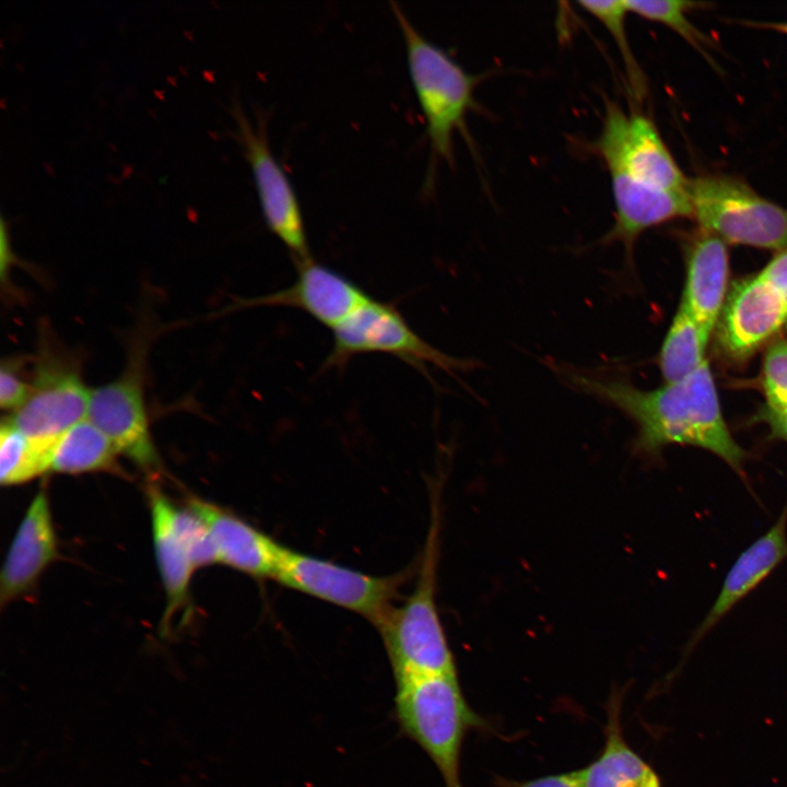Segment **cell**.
I'll return each instance as SVG.
<instances>
[{"instance_id":"20","label":"cell","mask_w":787,"mask_h":787,"mask_svg":"<svg viewBox=\"0 0 787 787\" xmlns=\"http://www.w3.org/2000/svg\"><path fill=\"white\" fill-rule=\"evenodd\" d=\"M118 450L110 439L87 418L64 432L48 455L47 472L81 474L89 472L121 473Z\"/></svg>"},{"instance_id":"19","label":"cell","mask_w":787,"mask_h":787,"mask_svg":"<svg viewBox=\"0 0 787 787\" xmlns=\"http://www.w3.org/2000/svg\"><path fill=\"white\" fill-rule=\"evenodd\" d=\"M148 490L154 550L166 594V610L162 620L166 629L175 616L187 611L195 567L174 530L173 504L156 485H150Z\"/></svg>"},{"instance_id":"18","label":"cell","mask_w":787,"mask_h":787,"mask_svg":"<svg viewBox=\"0 0 787 787\" xmlns=\"http://www.w3.org/2000/svg\"><path fill=\"white\" fill-rule=\"evenodd\" d=\"M187 507L207 525L219 563L255 578H273L281 544L212 503L190 498Z\"/></svg>"},{"instance_id":"21","label":"cell","mask_w":787,"mask_h":787,"mask_svg":"<svg viewBox=\"0 0 787 787\" xmlns=\"http://www.w3.org/2000/svg\"><path fill=\"white\" fill-rule=\"evenodd\" d=\"M611 708L602 753L584 768V787H660L655 772L624 741L618 707Z\"/></svg>"},{"instance_id":"25","label":"cell","mask_w":787,"mask_h":787,"mask_svg":"<svg viewBox=\"0 0 787 787\" xmlns=\"http://www.w3.org/2000/svg\"><path fill=\"white\" fill-rule=\"evenodd\" d=\"M630 13L663 24L704 52L707 39L689 21L686 13L700 3L678 0H625Z\"/></svg>"},{"instance_id":"12","label":"cell","mask_w":787,"mask_h":787,"mask_svg":"<svg viewBox=\"0 0 787 787\" xmlns=\"http://www.w3.org/2000/svg\"><path fill=\"white\" fill-rule=\"evenodd\" d=\"M786 324V302L759 272L739 279L728 290L714 331L717 350L726 361L741 364Z\"/></svg>"},{"instance_id":"32","label":"cell","mask_w":787,"mask_h":787,"mask_svg":"<svg viewBox=\"0 0 787 787\" xmlns=\"http://www.w3.org/2000/svg\"><path fill=\"white\" fill-rule=\"evenodd\" d=\"M785 32L787 33V25L784 26Z\"/></svg>"},{"instance_id":"9","label":"cell","mask_w":787,"mask_h":787,"mask_svg":"<svg viewBox=\"0 0 787 787\" xmlns=\"http://www.w3.org/2000/svg\"><path fill=\"white\" fill-rule=\"evenodd\" d=\"M234 137L249 164L263 220L283 244L295 266L313 259L298 198L268 140L267 120L258 113L252 124L237 101L232 103Z\"/></svg>"},{"instance_id":"22","label":"cell","mask_w":787,"mask_h":787,"mask_svg":"<svg viewBox=\"0 0 787 787\" xmlns=\"http://www.w3.org/2000/svg\"><path fill=\"white\" fill-rule=\"evenodd\" d=\"M709 337L679 306L658 354V366L665 384L689 377L706 362L705 350Z\"/></svg>"},{"instance_id":"23","label":"cell","mask_w":787,"mask_h":787,"mask_svg":"<svg viewBox=\"0 0 787 787\" xmlns=\"http://www.w3.org/2000/svg\"><path fill=\"white\" fill-rule=\"evenodd\" d=\"M49 451L35 445L8 419L0 427V482L11 486L47 472Z\"/></svg>"},{"instance_id":"6","label":"cell","mask_w":787,"mask_h":787,"mask_svg":"<svg viewBox=\"0 0 787 787\" xmlns=\"http://www.w3.org/2000/svg\"><path fill=\"white\" fill-rule=\"evenodd\" d=\"M42 332L30 395L8 420L35 445L50 451L64 432L86 418L91 389L83 381L79 361Z\"/></svg>"},{"instance_id":"5","label":"cell","mask_w":787,"mask_h":787,"mask_svg":"<svg viewBox=\"0 0 787 787\" xmlns=\"http://www.w3.org/2000/svg\"><path fill=\"white\" fill-rule=\"evenodd\" d=\"M690 198L698 227L726 244L782 251L787 248V209L727 175L692 178Z\"/></svg>"},{"instance_id":"7","label":"cell","mask_w":787,"mask_h":787,"mask_svg":"<svg viewBox=\"0 0 787 787\" xmlns=\"http://www.w3.org/2000/svg\"><path fill=\"white\" fill-rule=\"evenodd\" d=\"M322 368H337L362 354L393 356L421 372L428 365L449 374L474 367L473 361L442 352L415 332L398 308L373 296L332 330Z\"/></svg>"},{"instance_id":"11","label":"cell","mask_w":787,"mask_h":787,"mask_svg":"<svg viewBox=\"0 0 787 787\" xmlns=\"http://www.w3.org/2000/svg\"><path fill=\"white\" fill-rule=\"evenodd\" d=\"M404 576L377 577L281 545L273 579L359 613L377 627L392 609Z\"/></svg>"},{"instance_id":"24","label":"cell","mask_w":787,"mask_h":787,"mask_svg":"<svg viewBox=\"0 0 787 787\" xmlns=\"http://www.w3.org/2000/svg\"><path fill=\"white\" fill-rule=\"evenodd\" d=\"M577 3L602 24L613 38L622 57L631 90L635 97H643L646 90L645 78L627 39L625 20L630 11L625 0H582Z\"/></svg>"},{"instance_id":"27","label":"cell","mask_w":787,"mask_h":787,"mask_svg":"<svg viewBox=\"0 0 787 787\" xmlns=\"http://www.w3.org/2000/svg\"><path fill=\"white\" fill-rule=\"evenodd\" d=\"M765 408L787 411V339H776L765 350L761 376Z\"/></svg>"},{"instance_id":"31","label":"cell","mask_w":787,"mask_h":787,"mask_svg":"<svg viewBox=\"0 0 787 787\" xmlns=\"http://www.w3.org/2000/svg\"><path fill=\"white\" fill-rule=\"evenodd\" d=\"M755 421L765 424L768 428V437L787 443V411H772L762 407L757 411Z\"/></svg>"},{"instance_id":"15","label":"cell","mask_w":787,"mask_h":787,"mask_svg":"<svg viewBox=\"0 0 787 787\" xmlns=\"http://www.w3.org/2000/svg\"><path fill=\"white\" fill-rule=\"evenodd\" d=\"M787 559V502L771 528L744 549L727 572L719 592L686 646L690 653L741 600Z\"/></svg>"},{"instance_id":"16","label":"cell","mask_w":787,"mask_h":787,"mask_svg":"<svg viewBox=\"0 0 787 787\" xmlns=\"http://www.w3.org/2000/svg\"><path fill=\"white\" fill-rule=\"evenodd\" d=\"M58 556L47 491L42 488L30 504L4 560L0 601L5 603L34 588L44 571Z\"/></svg>"},{"instance_id":"8","label":"cell","mask_w":787,"mask_h":787,"mask_svg":"<svg viewBox=\"0 0 787 787\" xmlns=\"http://www.w3.org/2000/svg\"><path fill=\"white\" fill-rule=\"evenodd\" d=\"M148 333H138L122 373L91 389L86 418L114 444L118 453L149 474L157 473L156 451L145 401L144 375Z\"/></svg>"},{"instance_id":"17","label":"cell","mask_w":787,"mask_h":787,"mask_svg":"<svg viewBox=\"0 0 787 787\" xmlns=\"http://www.w3.org/2000/svg\"><path fill=\"white\" fill-rule=\"evenodd\" d=\"M685 245L686 277L680 307L710 336L728 294L727 244L700 228Z\"/></svg>"},{"instance_id":"28","label":"cell","mask_w":787,"mask_h":787,"mask_svg":"<svg viewBox=\"0 0 787 787\" xmlns=\"http://www.w3.org/2000/svg\"><path fill=\"white\" fill-rule=\"evenodd\" d=\"M21 366L13 360L3 361L1 365L0 404L3 410L16 411L30 395V378L23 376Z\"/></svg>"},{"instance_id":"13","label":"cell","mask_w":787,"mask_h":787,"mask_svg":"<svg viewBox=\"0 0 787 787\" xmlns=\"http://www.w3.org/2000/svg\"><path fill=\"white\" fill-rule=\"evenodd\" d=\"M296 270L287 287L239 299L231 308H296L332 330L372 297L343 273L314 259L297 265Z\"/></svg>"},{"instance_id":"30","label":"cell","mask_w":787,"mask_h":787,"mask_svg":"<svg viewBox=\"0 0 787 787\" xmlns=\"http://www.w3.org/2000/svg\"><path fill=\"white\" fill-rule=\"evenodd\" d=\"M759 273L787 304V248L777 252Z\"/></svg>"},{"instance_id":"14","label":"cell","mask_w":787,"mask_h":787,"mask_svg":"<svg viewBox=\"0 0 787 787\" xmlns=\"http://www.w3.org/2000/svg\"><path fill=\"white\" fill-rule=\"evenodd\" d=\"M609 176L614 223L600 243H620L629 266L633 263L635 243L645 231L674 219L693 216L690 193L646 186L615 172Z\"/></svg>"},{"instance_id":"26","label":"cell","mask_w":787,"mask_h":787,"mask_svg":"<svg viewBox=\"0 0 787 787\" xmlns=\"http://www.w3.org/2000/svg\"><path fill=\"white\" fill-rule=\"evenodd\" d=\"M172 522L195 568L219 563L211 533L201 518L188 507L173 505Z\"/></svg>"},{"instance_id":"3","label":"cell","mask_w":787,"mask_h":787,"mask_svg":"<svg viewBox=\"0 0 787 787\" xmlns=\"http://www.w3.org/2000/svg\"><path fill=\"white\" fill-rule=\"evenodd\" d=\"M395 717L402 733L431 759L446 787H462L460 753L467 731L481 724L455 676H431L396 684Z\"/></svg>"},{"instance_id":"1","label":"cell","mask_w":787,"mask_h":787,"mask_svg":"<svg viewBox=\"0 0 787 787\" xmlns=\"http://www.w3.org/2000/svg\"><path fill=\"white\" fill-rule=\"evenodd\" d=\"M559 375L575 390L624 413L636 425V454L660 456L671 445L694 446L720 458L748 485L745 463L750 454L733 438L706 361L695 373L677 381L644 390L621 377L564 365Z\"/></svg>"},{"instance_id":"29","label":"cell","mask_w":787,"mask_h":787,"mask_svg":"<svg viewBox=\"0 0 787 787\" xmlns=\"http://www.w3.org/2000/svg\"><path fill=\"white\" fill-rule=\"evenodd\" d=\"M501 787H584V770L549 775L527 782L502 779Z\"/></svg>"},{"instance_id":"4","label":"cell","mask_w":787,"mask_h":787,"mask_svg":"<svg viewBox=\"0 0 787 787\" xmlns=\"http://www.w3.org/2000/svg\"><path fill=\"white\" fill-rule=\"evenodd\" d=\"M437 526L431 529L421 577L411 596L392 607L377 626L395 683L431 676H455L456 665L435 602Z\"/></svg>"},{"instance_id":"2","label":"cell","mask_w":787,"mask_h":787,"mask_svg":"<svg viewBox=\"0 0 787 787\" xmlns=\"http://www.w3.org/2000/svg\"><path fill=\"white\" fill-rule=\"evenodd\" d=\"M404 39L407 62L416 99L425 118L430 169L454 164V136L465 131L466 117L474 108L479 75L468 73L443 48L424 37L396 2H390Z\"/></svg>"},{"instance_id":"10","label":"cell","mask_w":787,"mask_h":787,"mask_svg":"<svg viewBox=\"0 0 787 787\" xmlns=\"http://www.w3.org/2000/svg\"><path fill=\"white\" fill-rule=\"evenodd\" d=\"M594 149L609 173L654 188L690 193L691 179L680 169L655 124L641 113L607 102Z\"/></svg>"}]
</instances>
